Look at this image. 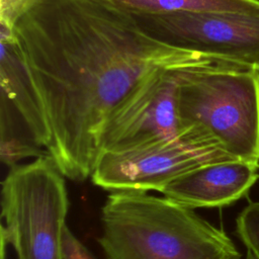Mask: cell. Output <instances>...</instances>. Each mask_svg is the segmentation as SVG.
I'll return each instance as SVG.
<instances>
[{
	"mask_svg": "<svg viewBox=\"0 0 259 259\" xmlns=\"http://www.w3.org/2000/svg\"><path fill=\"white\" fill-rule=\"evenodd\" d=\"M13 29L50 132L47 154L76 182L91 177L103 123L137 88L168 70L232 62L154 37L116 0H32Z\"/></svg>",
	"mask_w": 259,
	"mask_h": 259,
	"instance_id": "cell-1",
	"label": "cell"
},
{
	"mask_svg": "<svg viewBox=\"0 0 259 259\" xmlns=\"http://www.w3.org/2000/svg\"><path fill=\"white\" fill-rule=\"evenodd\" d=\"M105 259H241L234 242L194 209L146 191H111L101 208Z\"/></svg>",
	"mask_w": 259,
	"mask_h": 259,
	"instance_id": "cell-2",
	"label": "cell"
},
{
	"mask_svg": "<svg viewBox=\"0 0 259 259\" xmlns=\"http://www.w3.org/2000/svg\"><path fill=\"white\" fill-rule=\"evenodd\" d=\"M181 130L213 138L232 157L259 162V70L234 62L176 71Z\"/></svg>",
	"mask_w": 259,
	"mask_h": 259,
	"instance_id": "cell-3",
	"label": "cell"
},
{
	"mask_svg": "<svg viewBox=\"0 0 259 259\" xmlns=\"http://www.w3.org/2000/svg\"><path fill=\"white\" fill-rule=\"evenodd\" d=\"M69 209L65 176L45 154L9 169L1 188V238L17 259H63Z\"/></svg>",
	"mask_w": 259,
	"mask_h": 259,
	"instance_id": "cell-4",
	"label": "cell"
},
{
	"mask_svg": "<svg viewBox=\"0 0 259 259\" xmlns=\"http://www.w3.org/2000/svg\"><path fill=\"white\" fill-rule=\"evenodd\" d=\"M213 138L196 128L141 148L101 153L92 182L108 191H159L175 178L206 164L235 160Z\"/></svg>",
	"mask_w": 259,
	"mask_h": 259,
	"instance_id": "cell-5",
	"label": "cell"
},
{
	"mask_svg": "<svg viewBox=\"0 0 259 259\" xmlns=\"http://www.w3.org/2000/svg\"><path fill=\"white\" fill-rule=\"evenodd\" d=\"M132 12L146 31L166 44L239 64L259 66V11L219 14Z\"/></svg>",
	"mask_w": 259,
	"mask_h": 259,
	"instance_id": "cell-6",
	"label": "cell"
},
{
	"mask_svg": "<svg viewBox=\"0 0 259 259\" xmlns=\"http://www.w3.org/2000/svg\"><path fill=\"white\" fill-rule=\"evenodd\" d=\"M176 71L150 79L113 110L99 132V155L141 148L180 134Z\"/></svg>",
	"mask_w": 259,
	"mask_h": 259,
	"instance_id": "cell-7",
	"label": "cell"
},
{
	"mask_svg": "<svg viewBox=\"0 0 259 259\" xmlns=\"http://www.w3.org/2000/svg\"><path fill=\"white\" fill-rule=\"evenodd\" d=\"M258 179L259 162L235 159L191 170L158 192L192 209L222 207L246 196Z\"/></svg>",
	"mask_w": 259,
	"mask_h": 259,
	"instance_id": "cell-8",
	"label": "cell"
},
{
	"mask_svg": "<svg viewBox=\"0 0 259 259\" xmlns=\"http://www.w3.org/2000/svg\"><path fill=\"white\" fill-rule=\"evenodd\" d=\"M0 123L23 127L46 150L50 132L14 34L0 36Z\"/></svg>",
	"mask_w": 259,
	"mask_h": 259,
	"instance_id": "cell-9",
	"label": "cell"
},
{
	"mask_svg": "<svg viewBox=\"0 0 259 259\" xmlns=\"http://www.w3.org/2000/svg\"><path fill=\"white\" fill-rule=\"evenodd\" d=\"M127 9L148 14H219L259 11V0H116Z\"/></svg>",
	"mask_w": 259,
	"mask_h": 259,
	"instance_id": "cell-10",
	"label": "cell"
},
{
	"mask_svg": "<svg viewBox=\"0 0 259 259\" xmlns=\"http://www.w3.org/2000/svg\"><path fill=\"white\" fill-rule=\"evenodd\" d=\"M236 234L259 259V201H253L247 204L236 220Z\"/></svg>",
	"mask_w": 259,
	"mask_h": 259,
	"instance_id": "cell-11",
	"label": "cell"
},
{
	"mask_svg": "<svg viewBox=\"0 0 259 259\" xmlns=\"http://www.w3.org/2000/svg\"><path fill=\"white\" fill-rule=\"evenodd\" d=\"M32 0H0V33H12L14 25Z\"/></svg>",
	"mask_w": 259,
	"mask_h": 259,
	"instance_id": "cell-12",
	"label": "cell"
},
{
	"mask_svg": "<svg viewBox=\"0 0 259 259\" xmlns=\"http://www.w3.org/2000/svg\"><path fill=\"white\" fill-rule=\"evenodd\" d=\"M63 259H96L68 226L63 232Z\"/></svg>",
	"mask_w": 259,
	"mask_h": 259,
	"instance_id": "cell-13",
	"label": "cell"
},
{
	"mask_svg": "<svg viewBox=\"0 0 259 259\" xmlns=\"http://www.w3.org/2000/svg\"><path fill=\"white\" fill-rule=\"evenodd\" d=\"M245 259H257L256 257H255V255L251 252V251H248L247 250V255H246V258Z\"/></svg>",
	"mask_w": 259,
	"mask_h": 259,
	"instance_id": "cell-14",
	"label": "cell"
},
{
	"mask_svg": "<svg viewBox=\"0 0 259 259\" xmlns=\"http://www.w3.org/2000/svg\"><path fill=\"white\" fill-rule=\"evenodd\" d=\"M257 69H258V70H259V66H258V67H257Z\"/></svg>",
	"mask_w": 259,
	"mask_h": 259,
	"instance_id": "cell-15",
	"label": "cell"
}]
</instances>
